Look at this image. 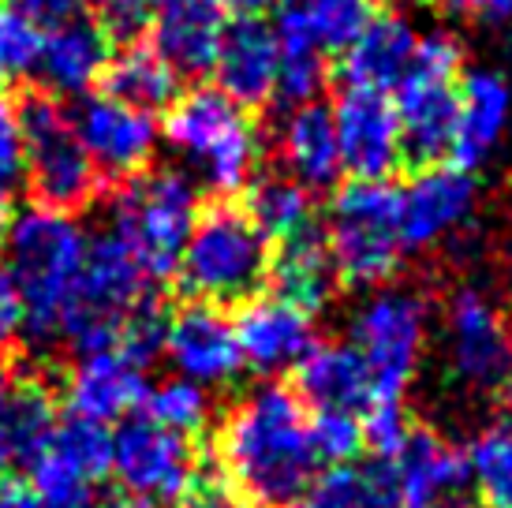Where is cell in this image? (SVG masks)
Wrapping results in <instances>:
<instances>
[{
  "label": "cell",
  "instance_id": "obj_25",
  "mask_svg": "<svg viewBox=\"0 0 512 508\" xmlns=\"http://www.w3.org/2000/svg\"><path fill=\"white\" fill-rule=\"evenodd\" d=\"M303 408L314 411H363L374 400L367 363L363 355L348 344H314L296 367V389Z\"/></svg>",
  "mask_w": 512,
  "mask_h": 508
},
{
  "label": "cell",
  "instance_id": "obj_50",
  "mask_svg": "<svg viewBox=\"0 0 512 508\" xmlns=\"http://www.w3.org/2000/svg\"><path fill=\"white\" fill-rule=\"evenodd\" d=\"M292 508H296V505H292Z\"/></svg>",
  "mask_w": 512,
  "mask_h": 508
},
{
  "label": "cell",
  "instance_id": "obj_43",
  "mask_svg": "<svg viewBox=\"0 0 512 508\" xmlns=\"http://www.w3.org/2000/svg\"><path fill=\"white\" fill-rule=\"evenodd\" d=\"M19 337H23V311H19V299L8 288V281L0 277V355L8 352Z\"/></svg>",
  "mask_w": 512,
  "mask_h": 508
},
{
  "label": "cell",
  "instance_id": "obj_13",
  "mask_svg": "<svg viewBox=\"0 0 512 508\" xmlns=\"http://www.w3.org/2000/svg\"><path fill=\"white\" fill-rule=\"evenodd\" d=\"M72 116L75 139L86 150L98 176L109 180H131L150 169L154 150L161 142L157 116L131 109L109 94H86L79 98Z\"/></svg>",
  "mask_w": 512,
  "mask_h": 508
},
{
  "label": "cell",
  "instance_id": "obj_34",
  "mask_svg": "<svg viewBox=\"0 0 512 508\" xmlns=\"http://www.w3.org/2000/svg\"><path fill=\"white\" fill-rule=\"evenodd\" d=\"M143 415L150 423L165 426L180 438H191L206 430L210 415H214V404H210V389H202L187 378H165L150 385L143 396Z\"/></svg>",
  "mask_w": 512,
  "mask_h": 508
},
{
  "label": "cell",
  "instance_id": "obj_14",
  "mask_svg": "<svg viewBox=\"0 0 512 508\" xmlns=\"http://www.w3.org/2000/svg\"><path fill=\"white\" fill-rule=\"evenodd\" d=\"M333 131L341 150V169L356 180H389L404 161L400 124L393 98L344 86L333 101Z\"/></svg>",
  "mask_w": 512,
  "mask_h": 508
},
{
  "label": "cell",
  "instance_id": "obj_36",
  "mask_svg": "<svg viewBox=\"0 0 512 508\" xmlns=\"http://www.w3.org/2000/svg\"><path fill=\"white\" fill-rule=\"evenodd\" d=\"M45 30L19 12L12 0L0 4V83H27L38 75Z\"/></svg>",
  "mask_w": 512,
  "mask_h": 508
},
{
  "label": "cell",
  "instance_id": "obj_41",
  "mask_svg": "<svg viewBox=\"0 0 512 508\" xmlns=\"http://www.w3.org/2000/svg\"><path fill=\"white\" fill-rule=\"evenodd\" d=\"M98 8V23L109 38H135L150 19L154 0H90Z\"/></svg>",
  "mask_w": 512,
  "mask_h": 508
},
{
  "label": "cell",
  "instance_id": "obj_42",
  "mask_svg": "<svg viewBox=\"0 0 512 508\" xmlns=\"http://www.w3.org/2000/svg\"><path fill=\"white\" fill-rule=\"evenodd\" d=\"M19 12H27L38 27H57L64 19H75L86 0H12Z\"/></svg>",
  "mask_w": 512,
  "mask_h": 508
},
{
  "label": "cell",
  "instance_id": "obj_44",
  "mask_svg": "<svg viewBox=\"0 0 512 508\" xmlns=\"http://www.w3.org/2000/svg\"><path fill=\"white\" fill-rule=\"evenodd\" d=\"M191 501H195L191 508H258L255 501L243 497L240 490H232V486H206V482L191 494Z\"/></svg>",
  "mask_w": 512,
  "mask_h": 508
},
{
  "label": "cell",
  "instance_id": "obj_24",
  "mask_svg": "<svg viewBox=\"0 0 512 508\" xmlns=\"http://www.w3.org/2000/svg\"><path fill=\"white\" fill-rule=\"evenodd\" d=\"M415 45H419V34H415L408 15L378 12L370 19V27L352 42V49L341 57L344 86L389 98L412 68Z\"/></svg>",
  "mask_w": 512,
  "mask_h": 508
},
{
  "label": "cell",
  "instance_id": "obj_35",
  "mask_svg": "<svg viewBox=\"0 0 512 508\" xmlns=\"http://www.w3.org/2000/svg\"><path fill=\"white\" fill-rule=\"evenodd\" d=\"M45 449L53 452L57 460L79 471L83 479L98 482L101 475H109V452H113V434H109V426H98V423H83V419H64L57 423L53 430V438Z\"/></svg>",
  "mask_w": 512,
  "mask_h": 508
},
{
  "label": "cell",
  "instance_id": "obj_40",
  "mask_svg": "<svg viewBox=\"0 0 512 508\" xmlns=\"http://www.w3.org/2000/svg\"><path fill=\"white\" fill-rule=\"evenodd\" d=\"M363 411H367V415H359V423H363V441L378 452V460L397 456L400 445H404L408 434H412L404 400H382V396H378V400H370Z\"/></svg>",
  "mask_w": 512,
  "mask_h": 508
},
{
  "label": "cell",
  "instance_id": "obj_22",
  "mask_svg": "<svg viewBox=\"0 0 512 508\" xmlns=\"http://www.w3.org/2000/svg\"><path fill=\"white\" fill-rule=\"evenodd\" d=\"M109 57V34L101 30L98 19L75 15L49 27L38 57V79L45 83L49 98H86L101 83Z\"/></svg>",
  "mask_w": 512,
  "mask_h": 508
},
{
  "label": "cell",
  "instance_id": "obj_7",
  "mask_svg": "<svg viewBox=\"0 0 512 508\" xmlns=\"http://www.w3.org/2000/svg\"><path fill=\"white\" fill-rule=\"evenodd\" d=\"M460 42L445 30L423 34L415 45L412 68L397 86V124L404 157L419 169L449 157L456 135V86H460Z\"/></svg>",
  "mask_w": 512,
  "mask_h": 508
},
{
  "label": "cell",
  "instance_id": "obj_46",
  "mask_svg": "<svg viewBox=\"0 0 512 508\" xmlns=\"http://www.w3.org/2000/svg\"><path fill=\"white\" fill-rule=\"evenodd\" d=\"M0 508H38L27 482L0 479Z\"/></svg>",
  "mask_w": 512,
  "mask_h": 508
},
{
  "label": "cell",
  "instance_id": "obj_2",
  "mask_svg": "<svg viewBox=\"0 0 512 508\" xmlns=\"http://www.w3.org/2000/svg\"><path fill=\"white\" fill-rule=\"evenodd\" d=\"M0 232V277L19 299L23 337L34 344H57L64 340L79 296L86 258L83 225L72 213L34 202L15 210Z\"/></svg>",
  "mask_w": 512,
  "mask_h": 508
},
{
  "label": "cell",
  "instance_id": "obj_15",
  "mask_svg": "<svg viewBox=\"0 0 512 508\" xmlns=\"http://www.w3.org/2000/svg\"><path fill=\"white\" fill-rule=\"evenodd\" d=\"M479 187L456 165H427L400 187V240L404 251H430L471 221Z\"/></svg>",
  "mask_w": 512,
  "mask_h": 508
},
{
  "label": "cell",
  "instance_id": "obj_6",
  "mask_svg": "<svg viewBox=\"0 0 512 508\" xmlns=\"http://www.w3.org/2000/svg\"><path fill=\"white\" fill-rule=\"evenodd\" d=\"M326 247L337 277L359 288L389 281L404 258L400 187L389 180H352L329 198Z\"/></svg>",
  "mask_w": 512,
  "mask_h": 508
},
{
  "label": "cell",
  "instance_id": "obj_27",
  "mask_svg": "<svg viewBox=\"0 0 512 508\" xmlns=\"http://www.w3.org/2000/svg\"><path fill=\"white\" fill-rule=\"evenodd\" d=\"M277 154L285 165V176H292L299 187L318 191L341 180V150H337V131L329 105H299L288 109V116L277 127Z\"/></svg>",
  "mask_w": 512,
  "mask_h": 508
},
{
  "label": "cell",
  "instance_id": "obj_19",
  "mask_svg": "<svg viewBox=\"0 0 512 508\" xmlns=\"http://www.w3.org/2000/svg\"><path fill=\"white\" fill-rule=\"evenodd\" d=\"M382 467L397 508H430L468 486V456L427 426H412L400 452L382 460Z\"/></svg>",
  "mask_w": 512,
  "mask_h": 508
},
{
  "label": "cell",
  "instance_id": "obj_39",
  "mask_svg": "<svg viewBox=\"0 0 512 508\" xmlns=\"http://www.w3.org/2000/svg\"><path fill=\"white\" fill-rule=\"evenodd\" d=\"M27 180L23 172V142H19V124H15V105L0 94V228L8 225L15 213V195Z\"/></svg>",
  "mask_w": 512,
  "mask_h": 508
},
{
  "label": "cell",
  "instance_id": "obj_31",
  "mask_svg": "<svg viewBox=\"0 0 512 508\" xmlns=\"http://www.w3.org/2000/svg\"><path fill=\"white\" fill-rule=\"evenodd\" d=\"M243 213L251 217V225H255L266 240H277V243L314 228L311 191L299 187L285 172H270V176L251 180Z\"/></svg>",
  "mask_w": 512,
  "mask_h": 508
},
{
  "label": "cell",
  "instance_id": "obj_49",
  "mask_svg": "<svg viewBox=\"0 0 512 508\" xmlns=\"http://www.w3.org/2000/svg\"><path fill=\"white\" fill-rule=\"evenodd\" d=\"M430 508H468L464 501H456V497H449V501H438V505H430Z\"/></svg>",
  "mask_w": 512,
  "mask_h": 508
},
{
  "label": "cell",
  "instance_id": "obj_28",
  "mask_svg": "<svg viewBox=\"0 0 512 508\" xmlns=\"http://www.w3.org/2000/svg\"><path fill=\"white\" fill-rule=\"evenodd\" d=\"M53 430L57 411L45 385L0 370V475L15 464L30 467V460L49 445Z\"/></svg>",
  "mask_w": 512,
  "mask_h": 508
},
{
  "label": "cell",
  "instance_id": "obj_20",
  "mask_svg": "<svg viewBox=\"0 0 512 508\" xmlns=\"http://www.w3.org/2000/svg\"><path fill=\"white\" fill-rule=\"evenodd\" d=\"M150 45L180 79L214 71L225 38V12L214 0H154L150 4Z\"/></svg>",
  "mask_w": 512,
  "mask_h": 508
},
{
  "label": "cell",
  "instance_id": "obj_23",
  "mask_svg": "<svg viewBox=\"0 0 512 508\" xmlns=\"http://www.w3.org/2000/svg\"><path fill=\"white\" fill-rule=\"evenodd\" d=\"M277 64H281V49L270 23H262L258 15L236 19L232 27H225L214 60L217 90L240 109L266 105L277 90Z\"/></svg>",
  "mask_w": 512,
  "mask_h": 508
},
{
  "label": "cell",
  "instance_id": "obj_10",
  "mask_svg": "<svg viewBox=\"0 0 512 508\" xmlns=\"http://www.w3.org/2000/svg\"><path fill=\"white\" fill-rule=\"evenodd\" d=\"M430 337V307L412 288H382L352 314V348L363 355L374 400H404Z\"/></svg>",
  "mask_w": 512,
  "mask_h": 508
},
{
  "label": "cell",
  "instance_id": "obj_18",
  "mask_svg": "<svg viewBox=\"0 0 512 508\" xmlns=\"http://www.w3.org/2000/svg\"><path fill=\"white\" fill-rule=\"evenodd\" d=\"M146 389H150L146 367L113 344L98 352H79V359L68 370L64 404L72 419L109 426L124 423L131 419V411L143 408Z\"/></svg>",
  "mask_w": 512,
  "mask_h": 508
},
{
  "label": "cell",
  "instance_id": "obj_38",
  "mask_svg": "<svg viewBox=\"0 0 512 508\" xmlns=\"http://www.w3.org/2000/svg\"><path fill=\"white\" fill-rule=\"evenodd\" d=\"M281 64H277V90L273 98L285 109H299V105H314L322 86H326V57L314 53L307 45H281Z\"/></svg>",
  "mask_w": 512,
  "mask_h": 508
},
{
  "label": "cell",
  "instance_id": "obj_37",
  "mask_svg": "<svg viewBox=\"0 0 512 508\" xmlns=\"http://www.w3.org/2000/svg\"><path fill=\"white\" fill-rule=\"evenodd\" d=\"M307 434L318 467H352V460L367 445L356 411H314L307 419Z\"/></svg>",
  "mask_w": 512,
  "mask_h": 508
},
{
  "label": "cell",
  "instance_id": "obj_1",
  "mask_svg": "<svg viewBox=\"0 0 512 508\" xmlns=\"http://www.w3.org/2000/svg\"><path fill=\"white\" fill-rule=\"evenodd\" d=\"M307 408L288 385L266 381L228 408L217 434V460L232 490L258 508H292L318 475L307 434Z\"/></svg>",
  "mask_w": 512,
  "mask_h": 508
},
{
  "label": "cell",
  "instance_id": "obj_30",
  "mask_svg": "<svg viewBox=\"0 0 512 508\" xmlns=\"http://www.w3.org/2000/svg\"><path fill=\"white\" fill-rule=\"evenodd\" d=\"M101 79H105L109 98L124 101L131 109H143L150 116L169 109L172 101L180 98V75L157 57L154 45H124L116 57H109V68Z\"/></svg>",
  "mask_w": 512,
  "mask_h": 508
},
{
  "label": "cell",
  "instance_id": "obj_17",
  "mask_svg": "<svg viewBox=\"0 0 512 508\" xmlns=\"http://www.w3.org/2000/svg\"><path fill=\"white\" fill-rule=\"evenodd\" d=\"M161 355L176 367V378H187L202 389H221L240 378V348L232 333V318L210 303H184L169 314Z\"/></svg>",
  "mask_w": 512,
  "mask_h": 508
},
{
  "label": "cell",
  "instance_id": "obj_29",
  "mask_svg": "<svg viewBox=\"0 0 512 508\" xmlns=\"http://www.w3.org/2000/svg\"><path fill=\"white\" fill-rule=\"evenodd\" d=\"M270 277L273 296L296 303L299 311L307 314L326 307L329 296L337 292V281H341L322 232H314V228L281 240V251L270 258Z\"/></svg>",
  "mask_w": 512,
  "mask_h": 508
},
{
  "label": "cell",
  "instance_id": "obj_47",
  "mask_svg": "<svg viewBox=\"0 0 512 508\" xmlns=\"http://www.w3.org/2000/svg\"><path fill=\"white\" fill-rule=\"evenodd\" d=\"M221 12H232L236 19H255L270 0H214Z\"/></svg>",
  "mask_w": 512,
  "mask_h": 508
},
{
  "label": "cell",
  "instance_id": "obj_9",
  "mask_svg": "<svg viewBox=\"0 0 512 508\" xmlns=\"http://www.w3.org/2000/svg\"><path fill=\"white\" fill-rule=\"evenodd\" d=\"M19 142H23V172L42 206L53 210H83L98 195V172L75 139L68 109L49 94H30L15 109Z\"/></svg>",
  "mask_w": 512,
  "mask_h": 508
},
{
  "label": "cell",
  "instance_id": "obj_12",
  "mask_svg": "<svg viewBox=\"0 0 512 508\" xmlns=\"http://www.w3.org/2000/svg\"><path fill=\"white\" fill-rule=\"evenodd\" d=\"M445 359L449 374L475 393H494L512 381V329L479 288H456L445 303Z\"/></svg>",
  "mask_w": 512,
  "mask_h": 508
},
{
  "label": "cell",
  "instance_id": "obj_11",
  "mask_svg": "<svg viewBox=\"0 0 512 508\" xmlns=\"http://www.w3.org/2000/svg\"><path fill=\"white\" fill-rule=\"evenodd\" d=\"M109 471L116 475L124 497L143 501L146 508H165L191 501L202 486L199 452L191 438H180L146 415H131L116 426Z\"/></svg>",
  "mask_w": 512,
  "mask_h": 508
},
{
  "label": "cell",
  "instance_id": "obj_33",
  "mask_svg": "<svg viewBox=\"0 0 512 508\" xmlns=\"http://www.w3.org/2000/svg\"><path fill=\"white\" fill-rule=\"evenodd\" d=\"M468 456V482L486 508H512V411L475 434Z\"/></svg>",
  "mask_w": 512,
  "mask_h": 508
},
{
  "label": "cell",
  "instance_id": "obj_16",
  "mask_svg": "<svg viewBox=\"0 0 512 508\" xmlns=\"http://www.w3.org/2000/svg\"><path fill=\"white\" fill-rule=\"evenodd\" d=\"M240 363L251 374L277 378L285 370H296L303 355L314 348V322L307 311H299L296 303L281 296H251L240 303V311L232 318Z\"/></svg>",
  "mask_w": 512,
  "mask_h": 508
},
{
  "label": "cell",
  "instance_id": "obj_45",
  "mask_svg": "<svg viewBox=\"0 0 512 508\" xmlns=\"http://www.w3.org/2000/svg\"><path fill=\"white\" fill-rule=\"evenodd\" d=\"M456 15H479V19H505V0H445Z\"/></svg>",
  "mask_w": 512,
  "mask_h": 508
},
{
  "label": "cell",
  "instance_id": "obj_4",
  "mask_svg": "<svg viewBox=\"0 0 512 508\" xmlns=\"http://www.w3.org/2000/svg\"><path fill=\"white\" fill-rule=\"evenodd\" d=\"M270 258V240L251 217L232 202H217L199 213L176 258V277L195 303H247L270 277Z\"/></svg>",
  "mask_w": 512,
  "mask_h": 508
},
{
  "label": "cell",
  "instance_id": "obj_32",
  "mask_svg": "<svg viewBox=\"0 0 512 508\" xmlns=\"http://www.w3.org/2000/svg\"><path fill=\"white\" fill-rule=\"evenodd\" d=\"M299 508H397L382 460L367 471L356 467H326L314 475L307 494L296 501Z\"/></svg>",
  "mask_w": 512,
  "mask_h": 508
},
{
  "label": "cell",
  "instance_id": "obj_26",
  "mask_svg": "<svg viewBox=\"0 0 512 508\" xmlns=\"http://www.w3.org/2000/svg\"><path fill=\"white\" fill-rule=\"evenodd\" d=\"M378 15V0H288L277 15V42L307 45L322 57H344Z\"/></svg>",
  "mask_w": 512,
  "mask_h": 508
},
{
  "label": "cell",
  "instance_id": "obj_3",
  "mask_svg": "<svg viewBox=\"0 0 512 508\" xmlns=\"http://www.w3.org/2000/svg\"><path fill=\"white\" fill-rule=\"evenodd\" d=\"M165 139L187 165V176L214 195H236L255 180L262 154L258 131L247 109L228 101L217 86H195L172 101Z\"/></svg>",
  "mask_w": 512,
  "mask_h": 508
},
{
  "label": "cell",
  "instance_id": "obj_48",
  "mask_svg": "<svg viewBox=\"0 0 512 508\" xmlns=\"http://www.w3.org/2000/svg\"><path fill=\"white\" fill-rule=\"evenodd\" d=\"M98 508H146L143 501H131V497H113V501H109V505H98Z\"/></svg>",
  "mask_w": 512,
  "mask_h": 508
},
{
  "label": "cell",
  "instance_id": "obj_21",
  "mask_svg": "<svg viewBox=\"0 0 512 508\" xmlns=\"http://www.w3.org/2000/svg\"><path fill=\"white\" fill-rule=\"evenodd\" d=\"M512 120V86L494 68L468 71L456 86V135H453V165L456 169H479L501 146Z\"/></svg>",
  "mask_w": 512,
  "mask_h": 508
},
{
  "label": "cell",
  "instance_id": "obj_5",
  "mask_svg": "<svg viewBox=\"0 0 512 508\" xmlns=\"http://www.w3.org/2000/svg\"><path fill=\"white\" fill-rule=\"evenodd\" d=\"M199 184L184 169H146L124 180L113 198V232L143 262L150 281L176 269L191 228L199 221Z\"/></svg>",
  "mask_w": 512,
  "mask_h": 508
},
{
  "label": "cell",
  "instance_id": "obj_8",
  "mask_svg": "<svg viewBox=\"0 0 512 508\" xmlns=\"http://www.w3.org/2000/svg\"><path fill=\"white\" fill-rule=\"evenodd\" d=\"M150 299V273L131 254V247L113 228L98 236H86L83 277L75 311L68 318L64 340L75 344V352H98L113 348L120 340V325L128 322L135 307Z\"/></svg>",
  "mask_w": 512,
  "mask_h": 508
}]
</instances>
